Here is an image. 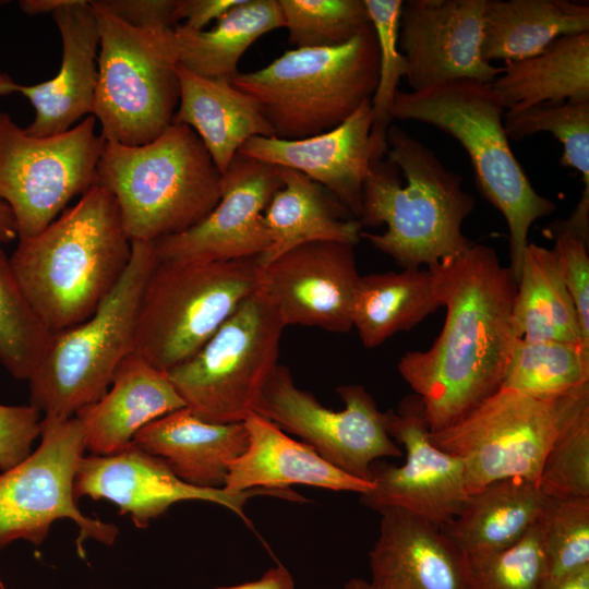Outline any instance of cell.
Segmentation results:
<instances>
[{
  "instance_id": "cell-1",
  "label": "cell",
  "mask_w": 589,
  "mask_h": 589,
  "mask_svg": "<svg viewBox=\"0 0 589 589\" xmlns=\"http://www.w3.org/2000/svg\"><path fill=\"white\" fill-rule=\"evenodd\" d=\"M429 269L445 322L428 350L405 353L397 368L437 432L501 388L520 338L513 321L517 283L493 248L473 243Z\"/></svg>"
},
{
  "instance_id": "cell-2",
  "label": "cell",
  "mask_w": 589,
  "mask_h": 589,
  "mask_svg": "<svg viewBox=\"0 0 589 589\" xmlns=\"http://www.w3.org/2000/svg\"><path fill=\"white\" fill-rule=\"evenodd\" d=\"M386 142L385 158L370 165L359 221L387 229L362 231L361 239L402 269L429 268L467 251L473 242L462 224L474 199L462 189V177L397 124L389 125Z\"/></svg>"
},
{
  "instance_id": "cell-3",
  "label": "cell",
  "mask_w": 589,
  "mask_h": 589,
  "mask_svg": "<svg viewBox=\"0 0 589 589\" xmlns=\"http://www.w3.org/2000/svg\"><path fill=\"white\" fill-rule=\"evenodd\" d=\"M131 254L117 202L96 184L41 232L20 240L10 261L32 308L55 333L93 315Z\"/></svg>"
},
{
  "instance_id": "cell-4",
  "label": "cell",
  "mask_w": 589,
  "mask_h": 589,
  "mask_svg": "<svg viewBox=\"0 0 589 589\" xmlns=\"http://www.w3.org/2000/svg\"><path fill=\"white\" fill-rule=\"evenodd\" d=\"M505 110L492 83L458 79L419 91H398L390 117L433 125L465 148L479 191L507 224L509 267L517 283L529 230L552 214L556 204L533 189L515 157L504 130Z\"/></svg>"
},
{
  "instance_id": "cell-5",
  "label": "cell",
  "mask_w": 589,
  "mask_h": 589,
  "mask_svg": "<svg viewBox=\"0 0 589 589\" xmlns=\"http://www.w3.org/2000/svg\"><path fill=\"white\" fill-rule=\"evenodd\" d=\"M221 175L196 133L171 123L137 146L105 141L97 184L117 202L131 241L156 242L202 221L221 194Z\"/></svg>"
},
{
  "instance_id": "cell-6",
  "label": "cell",
  "mask_w": 589,
  "mask_h": 589,
  "mask_svg": "<svg viewBox=\"0 0 589 589\" xmlns=\"http://www.w3.org/2000/svg\"><path fill=\"white\" fill-rule=\"evenodd\" d=\"M378 61L371 24L347 44L287 50L231 83L256 101L275 137L299 140L336 128L371 99Z\"/></svg>"
},
{
  "instance_id": "cell-7",
  "label": "cell",
  "mask_w": 589,
  "mask_h": 589,
  "mask_svg": "<svg viewBox=\"0 0 589 589\" xmlns=\"http://www.w3.org/2000/svg\"><path fill=\"white\" fill-rule=\"evenodd\" d=\"M131 242V260L115 289L87 320L52 333L27 381L29 405L44 418L70 419L97 401L132 353L140 301L158 257L154 242Z\"/></svg>"
},
{
  "instance_id": "cell-8",
  "label": "cell",
  "mask_w": 589,
  "mask_h": 589,
  "mask_svg": "<svg viewBox=\"0 0 589 589\" xmlns=\"http://www.w3.org/2000/svg\"><path fill=\"white\" fill-rule=\"evenodd\" d=\"M261 256L158 261L140 301L132 353L168 372L195 354L254 292Z\"/></svg>"
},
{
  "instance_id": "cell-9",
  "label": "cell",
  "mask_w": 589,
  "mask_h": 589,
  "mask_svg": "<svg viewBox=\"0 0 589 589\" xmlns=\"http://www.w3.org/2000/svg\"><path fill=\"white\" fill-rule=\"evenodd\" d=\"M99 35L93 116L107 142L146 144L171 123L179 63L173 28L147 31L120 19L105 0L88 1Z\"/></svg>"
},
{
  "instance_id": "cell-10",
  "label": "cell",
  "mask_w": 589,
  "mask_h": 589,
  "mask_svg": "<svg viewBox=\"0 0 589 589\" xmlns=\"http://www.w3.org/2000/svg\"><path fill=\"white\" fill-rule=\"evenodd\" d=\"M285 327L259 289L252 292L195 354L167 372L185 408L212 423L255 413Z\"/></svg>"
},
{
  "instance_id": "cell-11",
  "label": "cell",
  "mask_w": 589,
  "mask_h": 589,
  "mask_svg": "<svg viewBox=\"0 0 589 589\" xmlns=\"http://www.w3.org/2000/svg\"><path fill=\"white\" fill-rule=\"evenodd\" d=\"M96 122L87 116L63 133L34 136L0 112V202L11 209L20 240L41 232L97 184L105 140Z\"/></svg>"
},
{
  "instance_id": "cell-12",
  "label": "cell",
  "mask_w": 589,
  "mask_h": 589,
  "mask_svg": "<svg viewBox=\"0 0 589 589\" xmlns=\"http://www.w3.org/2000/svg\"><path fill=\"white\" fill-rule=\"evenodd\" d=\"M579 388L554 399L500 388L448 428L430 432V438L462 460L469 494L508 478L538 483L546 453Z\"/></svg>"
},
{
  "instance_id": "cell-13",
  "label": "cell",
  "mask_w": 589,
  "mask_h": 589,
  "mask_svg": "<svg viewBox=\"0 0 589 589\" xmlns=\"http://www.w3.org/2000/svg\"><path fill=\"white\" fill-rule=\"evenodd\" d=\"M85 440L77 417L41 419L40 444L24 460L0 472V550L24 540L41 544L51 525L63 518L79 527L77 551L93 539L115 542L113 524L85 516L73 495L74 477L84 456Z\"/></svg>"
},
{
  "instance_id": "cell-14",
  "label": "cell",
  "mask_w": 589,
  "mask_h": 589,
  "mask_svg": "<svg viewBox=\"0 0 589 589\" xmlns=\"http://www.w3.org/2000/svg\"><path fill=\"white\" fill-rule=\"evenodd\" d=\"M344 409L333 410L294 384L289 369L278 364L263 389L257 414L299 436L322 458L344 472L371 481V466L402 456L389 436L373 396L359 384L340 385Z\"/></svg>"
},
{
  "instance_id": "cell-15",
  "label": "cell",
  "mask_w": 589,
  "mask_h": 589,
  "mask_svg": "<svg viewBox=\"0 0 589 589\" xmlns=\"http://www.w3.org/2000/svg\"><path fill=\"white\" fill-rule=\"evenodd\" d=\"M384 421L406 458L401 466L373 462V488L360 495V502L377 513L396 508L445 526L469 496L462 460L431 441L423 405L416 394L405 396L396 409L385 411Z\"/></svg>"
},
{
  "instance_id": "cell-16",
  "label": "cell",
  "mask_w": 589,
  "mask_h": 589,
  "mask_svg": "<svg viewBox=\"0 0 589 589\" xmlns=\"http://www.w3.org/2000/svg\"><path fill=\"white\" fill-rule=\"evenodd\" d=\"M73 495L75 501L84 496L108 500L119 507L120 514L130 515L139 528H146L153 519L182 501L218 504L232 510L247 524L249 519L244 507L253 496L271 495L292 502L304 501L290 489H254L236 493L225 489L191 485L179 479L163 459L148 454L133 442L112 455L83 456L74 477Z\"/></svg>"
},
{
  "instance_id": "cell-17",
  "label": "cell",
  "mask_w": 589,
  "mask_h": 589,
  "mask_svg": "<svg viewBox=\"0 0 589 589\" xmlns=\"http://www.w3.org/2000/svg\"><path fill=\"white\" fill-rule=\"evenodd\" d=\"M220 185L218 203L202 221L154 242L158 261H230L266 252L271 239L263 213L283 187L276 167L238 153Z\"/></svg>"
},
{
  "instance_id": "cell-18",
  "label": "cell",
  "mask_w": 589,
  "mask_h": 589,
  "mask_svg": "<svg viewBox=\"0 0 589 589\" xmlns=\"http://www.w3.org/2000/svg\"><path fill=\"white\" fill-rule=\"evenodd\" d=\"M359 277L354 245L312 242L264 265L257 289L286 327L347 333Z\"/></svg>"
},
{
  "instance_id": "cell-19",
  "label": "cell",
  "mask_w": 589,
  "mask_h": 589,
  "mask_svg": "<svg viewBox=\"0 0 589 589\" xmlns=\"http://www.w3.org/2000/svg\"><path fill=\"white\" fill-rule=\"evenodd\" d=\"M485 0L402 1L398 47L411 91L458 80L493 83L503 68L482 56Z\"/></svg>"
},
{
  "instance_id": "cell-20",
  "label": "cell",
  "mask_w": 589,
  "mask_h": 589,
  "mask_svg": "<svg viewBox=\"0 0 589 589\" xmlns=\"http://www.w3.org/2000/svg\"><path fill=\"white\" fill-rule=\"evenodd\" d=\"M52 19L62 41V60L57 75L48 81L21 85L8 74L0 75V95L19 93L35 109L25 128L34 136H51L93 116L98 68L99 35L93 10L85 0H70Z\"/></svg>"
},
{
  "instance_id": "cell-21",
  "label": "cell",
  "mask_w": 589,
  "mask_h": 589,
  "mask_svg": "<svg viewBox=\"0 0 589 589\" xmlns=\"http://www.w3.org/2000/svg\"><path fill=\"white\" fill-rule=\"evenodd\" d=\"M371 127L369 99L329 131L299 140L254 136L241 146L239 154L305 175L359 219L371 165Z\"/></svg>"
},
{
  "instance_id": "cell-22",
  "label": "cell",
  "mask_w": 589,
  "mask_h": 589,
  "mask_svg": "<svg viewBox=\"0 0 589 589\" xmlns=\"http://www.w3.org/2000/svg\"><path fill=\"white\" fill-rule=\"evenodd\" d=\"M369 553L374 589H468L467 557L441 527L387 508Z\"/></svg>"
},
{
  "instance_id": "cell-23",
  "label": "cell",
  "mask_w": 589,
  "mask_h": 589,
  "mask_svg": "<svg viewBox=\"0 0 589 589\" xmlns=\"http://www.w3.org/2000/svg\"><path fill=\"white\" fill-rule=\"evenodd\" d=\"M243 423L248 446L229 465L224 485L228 492L287 490L303 484L361 495L373 488L372 482L344 472L257 413H251Z\"/></svg>"
},
{
  "instance_id": "cell-24",
  "label": "cell",
  "mask_w": 589,
  "mask_h": 589,
  "mask_svg": "<svg viewBox=\"0 0 589 589\" xmlns=\"http://www.w3.org/2000/svg\"><path fill=\"white\" fill-rule=\"evenodd\" d=\"M184 407L167 372L130 353L104 396L75 417L83 426L86 450L106 456L131 445L148 423Z\"/></svg>"
},
{
  "instance_id": "cell-25",
  "label": "cell",
  "mask_w": 589,
  "mask_h": 589,
  "mask_svg": "<svg viewBox=\"0 0 589 589\" xmlns=\"http://www.w3.org/2000/svg\"><path fill=\"white\" fill-rule=\"evenodd\" d=\"M133 443L185 483L224 489L229 465L248 446V431L243 422H207L184 407L145 425Z\"/></svg>"
},
{
  "instance_id": "cell-26",
  "label": "cell",
  "mask_w": 589,
  "mask_h": 589,
  "mask_svg": "<svg viewBox=\"0 0 589 589\" xmlns=\"http://www.w3.org/2000/svg\"><path fill=\"white\" fill-rule=\"evenodd\" d=\"M180 96L172 123L191 128L223 175L251 137L275 136L256 101L231 81L177 65Z\"/></svg>"
},
{
  "instance_id": "cell-27",
  "label": "cell",
  "mask_w": 589,
  "mask_h": 589,
  "mask_svg": "<svg viewBox=\"0 0 589 589\" xmlns=\"http://www.w3.org/2000/svg\"><path fill=\"white\" fill-rule=\"evenodd\" d=\"M275 167L283 187L263 213L271 244L262 266L306 243H359L362 225L327 190L297 170Z\"/></svg>"
},
{
  "instance_id": "cell-28",
  "label": "cell",
  "mask_w": 589,
  "mask_h": 589,
  "mask_svg": "<svg viewBox=\"0 0 589 589\" xmlns=\"http://www.w3.org/2000/svg\"><path fill=\"white\" fill-rule=\"evenodd\" d=\"M549 500L536 482L498 480L470 493L441 528L467 558L492 554L522 538L540 520Z\"/></svg>"
},
{
  "instance_id": "cell-29",
  "label": "cell",
  "mask_w": 589,
  "mask_h": 589,
  "mask_svg": "<svg viewBox=\"0 0 589 589\" xmlns=\"http://www.w3.org/2000/svg\"><path fill=\"white\" fill-rule=\"evenodd\" d=\"M589 32V5L569 0H485L482 56L518 61L562 36Z\"/></svg>"
},
{
  "instance_id": "cell-30",
  "label": "cell",
  "mask_w": 589,
  "mask_h": 589,
  "mask_svg": "<svg viewBox=\"0 0 589 589\" xmlns=\"http://www.w3.org/2000/svg\"><path fill=\"white\" fill-rule=\"evenodd\" d=\"M442 308L429 268L360 275L353 298L352 328L366 348L409 330Z\"/></svg>"
},
{
  "instance_id": "cell-31",
  "label": "cell",
  "mask_w": 589,
  "mask_h": 589,
  "mask_svg": "<svg viewBox=\"0 0 589 589\" xmlns=\"http://www.w3.org/2000/svg\"><path fill=\"white\" fill-rule=\"evenodd\" d=\"M502 68L492 86L506 110L589 100V32L558 37L542 52Z\"/></svg>"
},
{
  "instance_id": "cell-32",
  "label": "cell",
  "mask_w": 589,
  "mask_h": 589,
  "mask_svg": "<svg viewBox=\"0 0 589 589\" xmlns=\"http://www.w3.org/2000/svg\"><path fill=\"white\" fill-rule=\"evenodd\" d=\"M516 333L525 340L585 344L574 301L553 249L529 242L513 304Z\"/></svg>"
},
{
  "instance_id": "cell-33",
  "label": "cell",
  "mask_w": 589,
  "mask_h": 589,
  "mask_svg": "<svg viewBox=\"0 0 589 589\" xmlns=\"http://www.w3.org/2000/svg\"><path fill=\"white\" fill-rule=\"evenodd\" d=\"M285 27L278 0H244L223 15L212 29L173 28L179 63L212 79L231 81L238 62L261 36Z\"/></svg>"
},
{
  "instance_id": "cell-34",
  "label": "cell",
  "mask_w": 589,
  "mask_h": 589,
  "mask_svg": "<svg viewBox=\"0 0 589 589\" xmlns=\"http://www.w3.org/2000/svg\"><path fill=\"white\" fill-rule=\"evenodd\" d=\"M589 384V347L557 340L519 339L501 388L554 399Z\"/></svg>"
},
{
  "instance_id": "cell-35",
  "label": "cell",
  "mask_w": 589,
  "mask_h": 589,
  "mask_svg": "<svg viewBox=\"0 0 589 589\" xmlns=\"http://www.w3.org/2000/svg\"><path fill=\"white\" fill-rule=\"evenodd\" d=\"M52 332L25 297L0 243V362L16 380L28 381L43 359Z\"/></svg>"
},
{
  "instance_id": "cell-36",
  "label": "cell",
  "mask_w": 589,
  "mask_h": 589,
  "mask_svg": "<svg viewBox=\"0 0 589 589\" xmlns=\"http://www.w3.org/2000/svg\"><path fill=\"white\" fill-rule=\"evenodd\" d=\"M538 485L550 498H589V384L576 392L546 453Z\"/></svg>"
},
{
  "instance_id": "cell-37",
  "label": "cell",
  "mask_w": 589,
  "mask_h": 589,
  "mask_svg": "<svg viewBox=\"0 0 589 589\" xmlns=\"http://www.w3.org/2000/svg\"><path fill=\"white\" fill-rule=\"evenodd\" d=\"M504 130L519 141L539 132L552 133L563 145L561 165L578 170L589 187V100L543 101L505 110Z\"/></svg>"
},
{
  "instance_id": "cell-38",
  "label": "cell",
  "mask_w": 589,
  "mask_h": 589,
  "mask_svg": "<svg viewBox=\"0 0 589 589\" xmlns=\"http://www.w3.org/2000/svg\"><path fill=\"white\" fill-rule=\"evenodd\" d=\"M378 45V77L371 98V163L385 158L386 135L392 124L390 109L407 63L398 47L401 0H364Z\"/></svg>"
},
{
  "instance_id": "cell-39",
  "label": "cell",
  "mask_w": 589,
  "mask_h": 589,
  "mask_svg": "<svg viewBox=\"0 0 589 589\" xmlns=\"http://www.w3.org/2000/svg\"><path fill=\"white\" fill-rule=\"evenodd\" d=\"M288 44L294 48L336 47L372 23L364 0H278Z\"/></svg>"
},
{
  "instance_id": "cell-40",
  "label": "cell",
  "mask_w": 589,
  "mask_h": 589,
  "mask_svg": "<svg viewBox=\"0 0 589 589\" xmlns=\"http://www.w3.org/2000/svg\"><path fill=\"white\" fill-rule=\"evenodd\" d=\"M468 589H545L549 563L539 521L513 545L467 558Z\"/></svg>"
},
{
  "instance_id": "cell-41",
  "label": "cell",
  "mask_w": 589,
  "mask_h": 589,
  "mask_svg": "<svg viewBox=\"0 0 589 589\" xmlns=\"http://www.w3.org/2000/svg\"><path fill=\"white\" fill-rule=\"evenodd\" d=\"M539 525L549 582L589 566V498H550Z\"/></svg>"
},
{
  "instance_id": "cell-42",
  "label": "cell",
  "mask_w": 589,
  "mask_h": 589,
  "mask_svg": "<svg viewBox=\"0 0 589 589\" xmlns=\"http://www.w3.org/2000/svg\"><path fill=\"white\" fill-rule=\"evenodd\" d=\"M544 235L554 240L553 251L574 301L584 341L589 346V239L564 230L544 229Z\"/></svg>"
},
{
  "instance_id": "cell-43",
  "label": "cell",
  "mask_w": 589,
  "mask_h": 589,
  "mask_svg": "<svg viewBox=\"0 0 589 589\" xmlns=\"http://www.w3.org/2000/svg\"><path fill=\"white\" fill-rule=\"evenodd\" d=\"M41 413L32 405L0 404V471H5L31 453L41 432Z\"/></svg>"
},
{
  "instance_id": "cell-44",
  "label": "cell",
  "mask_w": 589,
  "mask_h": 589,
  "mask_svg": "<svg viewBox=\"0 0 589 589\" xmlns=\"http://www.w3.org/2000/svg\"><path fill=\"white\" fill-rule=\"evenodd\" d=\"M128 24L147 31L175 28L179 22L180 0H105Z\"/></svg>"
},
{
  "instance_id": "cell-45",
  "label": "cell",
  "mask_w": 589,
  "mask_h": 589,
  "mask_svg": "<svg viewBox=\"0 0 589 589\" xmlns=\"http://www.w3.org/2000/svg\"><path fill=\"white\" fill-rule=\"evenodd\" d=\"M244 0H180L179 21L194 31H203L213 20L218 21Z\"/></svg>"
},
{
  "instance_id": "cell-46",
  "label": "cell",
  "mask_w": 589,
  "mask_h": 589,
  "mask_svg": "<svg viewBox=\"0 0 589 589\" xmlns=\"http://www.w3.org/2000/svg\"><path fill=\"white\" fill-rule=\"evenodd\" d=\"M215 589H296L291 573L281 564L267 569L261 578L232 586H218Z\"/></svg>"
},
{
  "instance_id": "cell-47",
  "label": "cell",
  "mask_w": 589,
  "mask_h": 589,
  "mask_svg": "<svg viewBox=\"0 0 589 589\" xmlns=\"http://www.w3.org/2000/svg\"><path fill=\"white\" fill-rule=\"evenodd\" d=\"M545 589H589V566L549 582Z\"/></svg>"
},
{
  "instance_id": "cell-48",
  "label": "cell",
  "mask_w": 589,
  "mask_h": 589,
  "mask_svg": "<svg viewBox=\"0 0 589 589\" xmlns=\"http://www.w3.org/2000/svg\"><path fill=\"white\" fill-rule=\"evenodd\" d=\"M69 1L70 0H22L19 2V7L28 15L52 14Z\"/></svg>"
},
{
  "instance_id": "cell-49",
  "label": "cell",
  "mask_w": 589,
  "mask_h": 589,
  "mask_svg": "<svg viewBox=\"0 0 589 589\" xmlns=\"http://www.w3.org/2000/svg\"><path fill=\"white\" fill-rule=\"evenodd\" d=\"M17 238L16 225L11 209L0 202V243H8Z\"/></svg>"
},
{
  "instance_id": "cell-50",
  "label": "cell",
  "mask_w": 589,
  "mask_h": 589,
  "mask_svg": "<svg viewBox=\"0 0 589 589\" xmlns=\"http://www.w3.org/2000/svg\"><path fill=\"white\" fill-rule=\"evenodd\" d=\"M344 589H374L370 581L359 577L350 578L344 586Z\"/></svg>"
},
{
  "instance_id": "cell-51",
  "label": "cell",
  "mask_w": 589,
  "mask_h": 589,
  "mask_svg": "<svg viewBox=\"0 0 589 589\" xmlns=\"http://www.w3.org/2000/svg\"><path fill=\"white\" fill-rule=\"evenodd\" d=\"M1 74V73H0Z\"/></svg>"
}]
</instances>
